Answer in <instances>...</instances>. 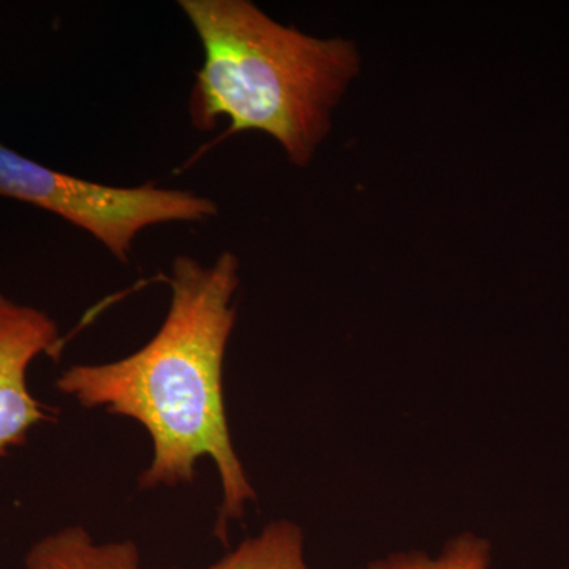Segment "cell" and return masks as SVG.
Masks as SVG:
<instances>
[{"label": "cell", "instance_id": "6da1fadb", "mask_svg": "<svg viewBox=\"0 0 569 569\" xmlns=\"http://www.w3.org/2000/svg\"><path fill=\"white\" fill-rule=\"evenodd\" d=\"M241 263L223 252L212 264L176 257L168 279L170 309L140 350L104 365L71 366L56 381L82 407L133 419L152 440L142 489L174 488L194 478L201 458L216 463L222 505L216 530L244 518L253 486L236 455L223 396V365L236 323Z\"/></svg>", "mask_w": 569, "mask_h": 569}, {"label": "cell", "instance_id": "7a4b0ae2", "mask_svg": "<svg viewBox=\"0 0 569 569\" xmlns=\"http://www.w3.org/2000/svg\"><path fill=\"white\" fill-rule=\"evenodd\" d=\"M179 7L203 50L189 99L193 126L208 132L227 119L223 138L261 132L296 167L312 162L361 69L353 41L309 36L249 0H181Z\"/></svg>", "mask_w": 569, "mask_h": 569}, {"label": "cell", "instance_id": "3957f363", "mask_svg": "<svg viewBox=\"0 0 569 569\" xmlns=\"http://www.w3.org/2000/svg\"><path fill=\"white\" fill-rule=\"evenodd\" d=\"M0 197L56 213L91 234L121 263H129L134 239L163 223H201L219 208L209 198L156 183L114 187L52 170L0 141Z\"/></svg>", "mask_w": 569, "mask_h": 569}, {"label": "cell", "instance_id": "277c9868", "mask_svg": "<svg viewBox=\"0 0 569 569\" xmlns=\"http://www.w3.org/2000/svg\"><path fill=\"white\" fill-rule=\"evenodd\" d=\"M59 348L61 335L48 313L0 293V456L21 447L37 426L50 421L28 376L37 358Z\"/></svg>", "mask_w": 569, "mask_h": 569}, {"label": "cell", "instance_id": "5b68a950", "mask_svg": "<svg viewBox=\"0 0 569 569\" xmlns=\"http://www.w3.org/2000/svg\"><path fill=\"white\" fill-rule=\"evenodd\" d=\"M26 569H142L133 541L96 542L80 526L47 535L33 542Z\"/></svg>", "mask_w": 569, "mask_h": 569}, {"label": "cell", "instance_id": "8992f818", "mask_svg": "<svg viewBox=\"0 0 569 569\" xmlns=\"http://www.w3.org/2000/svg\"><path fill=\"white\" fill-rule=\"evenodd\" d=\"M209 569H309L305 531L291 520H274Z\"/></svg>", "mask_w": 569, "mask_h": 569}, {"label": "cell", "instance_id": "52a82bcc", "mask_svg": "<svg viewBox=\"0 0 569 569\" xmlns=\"http://www.w3.org/2000/svg\"><path fill=\"white\" fill-rule=\"evenodd\" d=\"M492 561V546L478 535L460 533L449 539L436 556L410 550L395 552L367 563L362 569H489Z\"/></svg>", "mask_w": 569, "mask_h": 569}]
</instances>
